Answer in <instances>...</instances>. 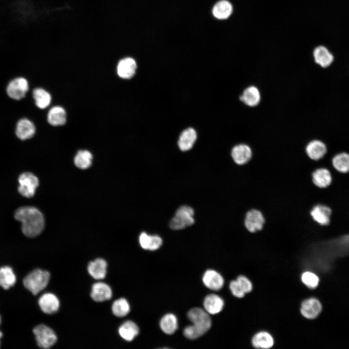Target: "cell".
<instances>
[{
  "instance_id": "cell-1",
  "label": "cell",
  "mask_w": 349,
  "mask_h": 349,
  "mask_svg": "<svg viewBox=\"0 0 349 349\" xmlns=\"http://www.w3.org/2000/svg\"><path fill=\"white\" fill-rule=\"evenodd\" d=\"M14 217L21 222L22 233L28 237L38 236L44 229L43 215L33 206H24L18 208L15 211Z\"/></svg>"
},
{
  "instance_id": "cell-2",
  "label": "cell",
  "mask_w": 349,
  "mask_h": 349,
  "mask_svg": "<svg viewBox=\"0 0 349 349\" xmlns=\"http://www.w3.org/2000/svg\"><path fill=\"white\" fill-rule=\"evenodd\" d=\"M192 325L187 326L183 331L185 336L189 339L197 338L206 333L211 326V319L205 310L200 308L190 309L187 314Z\"/></svg>"
},
{
  "instance_id": "cell-3",
  "label": "cell",
  "mask_w": 349,
  "mask_h": 349,
  "mask_svg": "<svg viewBox=\"0 0 349 349\" xmlns=\"http://www.w3.org/2000/svg\"><path fill=\"white\" fill-rule=\"evenodd\" d=\"M50 278L49 273L36 269L27 275L23 280L24 286L36 295L47 286Z\"/></svg>"
},
{
  "instance_id": "cell-4",
  "label": "cell",
  "mask_w": 349,
  "mask_h": 349,
  "mask_svg": "<svg viewBox=\"0 0 349 349\" xmlns=\"http://www.w3.org/2000/svg\"><path fill=\"white\" fill-rule=\"evenodd\" d=\"M194 211L190 206H183L176 210L169 225L173 230H180L191 225L194 222Z\"/></svg>"
},
{
  "instance_id": "cell-5",
  "label": "cell",
  "mask_w": 349,
  "mask_h": 349,
  "mask_svg": "<svg viewBox=\"0 0 349 349\" xmlns=\"http://www.w3.org/2000/svg\"><path fill=\"white\" fill-rule=\"evenodd\" d=\"M19 186L17 190L22 196L31 198L34 195L36 188L39 185L38 178L29 172L20 174L18 178Z\"/></svg>"
},
{
  "instance_id": "cell-6",
  "label": "cell",
  "mask_w": 349,
  "mask_h": 349,
  "mask_svg": "<svg viewBox=\"0 0 349 349\" xmlns=\"http://www.w3.org/2000/svg\"><path fill=\"white\" fill-rule=\"evenodd\" d=\"M38 346L43 349H48L57 341V336L54 332L48 327L40 324L33 330Z\"/></svg>"
},
{
  "instance_id": "cell-7",
  "label": "cell",
  "mask_w": 349,
  "mask_h": 349,
  "mask_svg": "<svg viewBox=\"0 0 349 349\" xmlns=\"http://www.w3.org/2000/svg\"><path fill=\"white\" fill-rule=\"evenodd\" d=\"M265 222L263 213L256 208H252L245 214L244 224L246 229L251 233L261 231Z\"/></svg>"
},
{
  "instance_id": "cell-8",
  "label": "cell",
  "mask_w": 349,
  "mask_h": 349,
  "mask_svg": "<svg viewBox=\"0 0 349 349\" xmlns=\"http://www.w3.org/2000/svg\"><path fill=\"white\" fill-rule=\"evenodd\" d=\"M230 156L233 161L237 165H243L247 164L253 156L251 147L245 143H238L231 149Z\"/></svg>"
},
{
  "instance_id": "cell-9",
  "label": "cell",
  "mask_w": 349,
  "mask_h": 349,
  "mask_svg": "<svg viewBox=\"0 0 349 349\" xmlns=\"http://www.w3.org/2000/svg\"><path fill=\"white\" fill-rule=\"evenodd\" d=\"M322 310V305L315 298H309L301 302L300 311L305 318L313 319L317 318Z\"/></svg>"
},
{
  "instance_id": "cell-10",
  "label": "cell",
  "mask_w": 349,
  "mask_h": 349,
  "mask_svg": "<svg viewBox=\"0 0 349 349\" xmlns=\"http://www.w3.org/2000/svg\"><path fill=\"white\" fill-rule=\"evenodd\" d=\"M28 90V82L24 78H17L13 79L9 83L6 89L8 95L16 100L23 98Z\"/></svg>"
},
{
  "instance_id": "cell-11",
  "label": "cell",
  "mask_w": 349,
  "mask_h": 349,
  "mask_svg": "<svg viewBox=\"0 0 349 349\" xmlns=\"http://www.w3.org/2000/svg\"><path fill=\"white\" fill-rule=\"evenodd\" d=\"M332 213L331 208L322 204L314 205L310 211L312 219L322 226L328 225L330 223Z\"/></svg>"
},
{
  "instance_id": "cell-12",
  "label": "cell",
  "mask_w": 349,
  "mask_h": 349,
  "mask_svg": "<svg viewBox=\"0 0 349 349\" xmlns=\"http://www.w3.org/2000/svg\"><path fill=\"white\" fill-rule=\"evenodd\" d=\"M307 157L311 159L318 161L323 159L327 153V147L322 141L314 140L309 142L304 149Z\"/></svg>"
},
{
  "instance_id": "cell-13",
  "label": "cell",
  "mask_w": 349,
  "mask_h": 349,
  "mask_svg": "<svg viewBox=\"0 0 349 349\" xmlns=\"http://www.w3.org/2000/svg\"><path fill=\"white\" fill-rule=\"evenodd\" d=\"M312 181L316 187L324 189L332 183L333 178L331 171L325 167H318L311 174Z\"/></svg>"
},
{
  "instance_id": "cell-14",
  "label": "cell",
  "mask_w": 349,
  "mask_h": 349,
  "mask_svg": "<svg viewBox=\"0 0 349 349\" xmlns=\"http://www.w3.org/2000/svg\"><path fill=\"white\" fill-rule=\"evenodd\" d=\"M203 282L209 289L218 291L223 286L224 280L222 276L213 270H207L203 275Z\"/></svg>"
},
{
  "instance_id": "cell-15",
  "label": "cell",
  "mask_w": 349,
  "mask_h": 349,
  "mask_svg": "<svg viewBox=\"0 0 349 349\" xmlns=\"http://www.w3.org/2000/svg\"><path fill=\"white\" fill-rule=\"evenodd\" d=\"M38 303L41 310L48 314L56 312L60 306L58 298L50 293H47L42 295L39 299Z\"/></svg>"
},
{
  "instance_id": "cell-16",
  "label": "cell",
  "mask_w": 349,
  "mask_h": 349,
  "mask_svg": "<svg viewBox=\"0 0 349 349\" xmlns=\"http://www.w3.org/2000/svg\"><path fill=\"white\" fill-rule=\"evenodd\" d=\"M136 68L137 63L133 58H125L121 59L118 63L117 74L122 79H129L134 75Z\"/></svg>"
},
{
  "instance_id": "cell-17",
  "label": "cell",
  "mask_w": 349,
  "mask_h": 349,
  "mask_svg": "<svg viewBox=\"0 0 349 349\" xmlns=\"http://www.w3.org/2000/svg\"><path fill=\"white\" fill-rule=\"evenodd\" d=\"M252 346L256 349H269L274 344L272 335L266 331H260L256 333L251 339Z\"/></svg>"
},
{
  "instance_id": "cell-18",
  "label": "cell",
  "mask_w": 349,
  "mask_h": 349,
  "mask_svg": "<svg viewBox=\"0 0 349 349\" xmlns=\"http://www.w3.org/2000/svg\"><path fill=\"white\" fill-rule=\"evenodd\" d=\"M203 304L205 310L207 313L215 315L222 311L224 306V301L220 296L210 294L206 297Z\"/></svg>"
},
{
  "instance_id": "cell-19",
  "label": "cell",
  "mask_w": 349,
  "mask_h": 349,
  "mask_svg": "<svg viewBox=\"0 0 349 349\" xmlns=\"http://www.w3.org/2000/svg\"><path fill=\"white\" fill-rule=\"evenodd\" d=\"M91 297L97 302L105 301L111 299L112 291L107 284L102 282L96 283L92 286Z\"/></svg>"
},
{
  "instance_id": "cell-20",
  "label": "cell",
  "mask_w": 349,
  "mask_h": 349,
  "mask_svg": "<svg viewBox=\"0 0 349 349\" xmlns=\"http://www.w3.org/2000/svg\"><path fill=\"white\" fill-rule=\"evenodd\" d=\"M35 132V127L29 119L23 118L18 121L16 126V133L20 140L29 139L34 135Z\"/></svg>"
},
{
  "instance_id": "cell-21",
  "label": "cell",
  "mask_w": 349,
  "mask_h": 349,
  "mask_svg": "<svg viewBox=\"0 0 349 349\" xmlns=\"http://www.w3.org/2000/svg\"><path fill=\"white\" fill-rule=\"evenodd\" d=\"M107 263L101 258H97L89 263L87 270L90 275L94 279H104L107 273Z\"/></svg>"
},
{
  "instance_id": "cell-22",
  "label": "cell",
  "mask_w": 349,
  "mask_h": 349,
  "mask_svg": "<svg viewBox=\"0 0 349 349\" xmlns=\"http://www.w3.org/2000/svg\"><path fill=\"white\" fill-rule=\"evenodd\" d=\"M313 56L315 62L322 67L330 66L333 61V56L324 46H320L314 50Z\"/></svg>"
},
{
  "instance_id": "cell-23",
  "label": "cell",
  "mask_w": 349,
  "mask_h": 349,
  "mask_svg": "<svg viewBox=\"0 0 349 349\" xmlns=\"http://www.w3.org/2000/svg\"><path fill=\"white\" fill-rule=\"evenodd\" d=\"M196 131L192 128H188L184 130L180 135L178 145L180 149L186 151L190 149L196 140Z\"/></svg>"
},
{
  "instance_id": "cell-24",
  "label": "cell",
  "mask_w": 349,
  "mask_h": 349,
  "mask_svg": "<svg viewBox=\"0 0 349 349\" xmlns=\"http://www.w3.org/2000/svg\"><path fill=\"white\" fill-rule=\"evenodd\" d=\"M139 242L143 249L155 251L161 246L162 240L159 236L149 235L145 232H143L139 236Z\"/></svg>"
},
{
  "instance_id": "cell-25",
  "label": "cell",
  "mask_w": 349,
  "mask_h": 349,
  "mask_svg": "<svg viewBox=\"0 0 349 349\" xmlns=\"http://www.w3.org/2000/svg\"><path fill=\"white\" fill-rule=\"evenodd\" d=\"M213 16L218 19L228 18L233 12L232 4L228 0H221L218 1L212 9Z\"/></svg>"
},
{
  "instance_id": "cell-26",
  "label": "cell",
  "mask_w": 349,
  "mask_h": 349,
  "mask_svg": "<svg viewBox=\"0 0 349 349\" xmlns=\"http://www.w3.org/2000/svg\"><path fill=\"white\" fill-rule=\"evenodd\" d=\"M48 121L53 126L63 125L66 121L65 111L61 106L53 107L48 112Z\"/></svg>"
},
{
  "instance_id": "cell-27",
  "label": "cell",
  "mask_w": 349,
  "mask_h": 349,
  "mask_svg": "<svg viewBox=\"0 0 349 349\" xmlns=\"http://www.w3.org/2000/svg\"><path fill=\"white\" fill-rule=\"evenodd\" d=\"M260 98L259 90L254 86H250L246 88L240 96V100L250 107L257 105L260 102Z\"/></svg>"
},
{
  "instance_id": "cell-28",
  "label": "cell",
  "mask_w": 349,
  "mask_h": 349,
  "mask_svg": "<svg viewBox=\"0 0 349 349\" xmlns=\"http://www.w3.org/2000/svg\"><path fill=\"white\" fill-rule=\"evenodd\" d=\"M332 166L339 173L349 172V154L345 152L338 153L332 158Z\"/></svg>"
},
{
  "instance_id": "cell-29",
  "label": "cell",
  "mask_w": 349,
  "mask_h": 349,
  "mask_svg": "<svg viewBox=\"0 0 349 349\" xmlns=\"http://www.w3.org/2000/svg\"><path fill=\"white\" fill-rule=\"evenodd\" d=\"M118 332L122 338L131 341L139 334V329L133 321H127L120 326Z\"/></svg>"
},
{
  "instance_id": "cell-30",
  "label": "cell",
  "mask_w": 349,
  "mask_h": 349,
  "mask_svg": "<svg viewBox=\"0 0 349 349\" xmlns=\"http://www.w3.org/2000/svg\"><path fill=\"white\" fill-rule=\"evenodd\" d=\"M16 282V276L12 269L8 266L0 268V286L5 289L13 286Z\"/></svg>"
},
{
  "instance_id": "cell-31",
  "label": "cell",
  "mask_w": 349,
  "mask_h": 349,
  "mask_svg": "<svg viewBox=\"0 0 349 349\" xmlns=\"http://www.w3.org/2000/svg\"><path fill=\"white\" fill-rule=\"evenodd\" d=\"M160 327L161 330L166 334L174 333L178 327L177 317L173 314H166L160 321Z\"/></svg>"
},
{
  "instance_id": "cell-32",
  "label": "cell",
  "mask_w": 349,
  "mask_h": 349,
  "mask_svg": "<svg viewBox=\"0 0 349 349\" xmlns=\"http://www.w3.org/2000/svg\"><path fill=\"white\" fill-rule=\"evenodd\" d=\"M32 95L35 104L39 108L44 109L49 105L51 100V95L44 89H34Z\"/></svg>"
},
{
  "instance_id": "cell-33",
  "label": "cell",
  "mask_w": 349,
  "mask_h": 349,
  "mask_svg": "<svg viewBox=\"0 0 349 349\" xmlns=\"http://www.w3.org/2000/svg\"><path fill=\"white\" fill-rule=\"evenodd\" d=\"M93 156L90 152L87 150H79L78 152L74 158L76 166L82 169L89 168L92 164Z\"/></svg>"
},
{
  "instance_id": "cell-34",
  "label": "cell",
  "mask_w": 349,
  "mask_h": 349,
  "mask_svg": "<svg viewBox=\"0 0 349 349\" xmlns=\"http://www.w3.org/2000/svg\"><path fill=\"white\" fill-rule=\"evenodd\" d=\"M112 311L118 317H123L130 311V306L128 301L124 298L119 299L112 304Z\"/></svg>"
},
{
  "instance_id": "cell-35",
  "label": "cell",
  "mask_w": 349,
  "mask_h": 349,
  "mask_svg": "<svg viewBox=\"0 0 349 349\" xmlns=\"http://www.w3.org/2000/svg\"><path fill=\"white\" fill-rule=\"evenodd\" d=\"M302 283L309 289H315L318 285L319 279L317 274L310 271H305L301 276Z\"/></svg>"
},
{
  "instance_id": "cell-36",
  "label": "cell",
  "mask_w": 349,
  "mask_h": 349,
  "mask_svg": "<svg viewBox=\"0 0 349 349\" xmlns=\"http://www.w3.org/2000/svg\"><path fill=\"white\" fill-rule=\"evenodd\" d=\"M236 280L241 289L246 294L253 290V283L246 276L240 275L237 277Z\"/></svg>"
},
{
  "instance_id": "cell-37",
  "label": "cell",
  "mask_w": 349,
  "mask_h": 349,
  "mask_svg": "<svg viewBox=\"0 0 349 349\" xmlns=\"http://www.w3.org/2000/svg\"><path fill=\"white\" fill-rule=\"evenodd\" d=\"M229 287L232 294L236 298L241 299L246 295L240 287L236 279L233 280L230 282Z\"/></svg>"
},
{
  "instance_id": "cell-38",
  "label": "cell",
  "mask_w": 349,
  "mask_h": 349,
  "mask_svg": "<svg viewBox=\"0 0 349 349\" xmlns=\"http://www.w3.org/2000/svg\"><path fill=\"white\" fill-rule=\"evenodd\" d=\"M2 333L0 331V339L2 337Z\"/></svg>"
},
{
  "instance_id": "cell-39",
  "label": "cell",
  "mask_w": 349,
  "mask_h": 349,
  "mask_svg": "<svg viewBox=\"0 0 349 349\" xmlns=\"http://www.w3.org/2000/svg\"><path fill=\"white\" fill-rule=\"evenodd\" d=\"M0 323H1V317L0 316Z\"/></svg>"
}]
</instances>
